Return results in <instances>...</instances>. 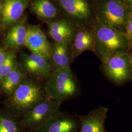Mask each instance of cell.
<instances>
[{
  "mask_svg": "<svg viewBox=\"0 0 132 132\" xmlns=\"http://www.w3.org/2000/svg\"><path fill=\"white\" fill-rule=\"evenodd\" d=\"M45 81L27 76L9 96L8 106L17 118H20L35 105L47 97Z\"/></svg>",
  "mask_w": 132,
  "mask_h": 132,
  "instance_id": "cell-1",
  "label": "cell"
},
{
  "mask_svg": "<svg viewBox=\"0 0 132 132\" xmlns=\"http://www.w3.org/2000/svg\"><path fill=\"white\" fill-rule=\"evenodd\" d=\"M94 35V52L101 60L118 52H128L130 44L125 34L101 23L97 18L92 29Z\"/></svg>",
  "mask_w": 132,
  "mask_h": 132,
  "instance_id": "cell-2",
  "label": "cell"
},
{
  "mask_svg": "<svg viewBox=\"0 0 132 132\" xmlns=\"http://www.w3.org/2000/svg\"><path fill=\"white\" fill-rule=\"evenodd\" d=\"M44 86L47 97L61 103L81 94L80 84L70 66L53 71Z\"/></svg>",
  "mask_w": 132,
  "mask_h": 132,
  "instance_id": "cell-3",
  "label": "cell"
},
{
  "mask_svg": "<svg viewBox=\"0 0 132 132\" xmlns=\"http://www.w3.org/2000/svg\"><path fill=\"white\" fill-rule=\"evenodd\" d=\"M100 71L117 87L132 82V66L128 52H118L101 61Z\"/></svg>",
  "mask_w": 132,
  "mask_h": 132,
  "instance_id": "cell-4",
  "label": "cell"
},
{
  "mask_svg": "<svg viewBox=\"0 0 132 132\" xmlns=\"http://www.w3.org/2000/svg\"><path fill=\"white\" fill-rule=\"evenodd\" d=\"M128 7L121 0H104L100 5L97 18L103 24L125 33L130 17Z\"/></svg>",
  "mask_w": 132,
  "mask_h": 132,
  "instance_id": "cell-5",
  "label": "cell"
},
{
  "mask_svg": "<svg viewBox=\"0 0 132 132\" xmlns=\"http://www.w3.org/2000/svg\"><path fill=\"white\" fill-rule=\"evenodd\" d=\"M61 104L47 97L28 110L20 118L21 126L25 131H35L48 118L60 111Z\"/></svg>",
  "mask_w": 132,
  "mask_h": 132,
  "instance_id": "cell-6",
  "label": "cell"
},
{
  "mask_svg": "<svg viewBox=\"0 0 132 132\" xmlns=\"http://www.w3.org/2000/svg\"><path fill=\"white\" fill-rule=\"evenodd\" d=\"M20 59L19 65L27 76L45 81L52 73L49 60L46 57L31 52L23 53Z\"/></svg>",
  "mask_w": 132,
  "mask_h": 132,
  "instance_id": "cell-7",
  "label": "cell"
},
{
  "mask_svg": "<svg viewBox=\"0 0 132 132\" xmlns=\"http://www.w3.org/2000/svg\"><path fill=\"white\" fill-rule=\"evenodd\" d=\"M77 114L59 111L33 132H79Z\"/></svg>",
  "mask_w": 132,
  "mask_h": 132,
  "instance_id": "cell-8",
  "label": "cell"
},
{
  "mask_svg": "<svg viewBox=\"0 0 132 132\" xmlns=\"http://www.w3.org/2000/svg\"><path fill=\"white\" fill-rule=\"evenodd\" d=\"M24 47L31 53H36L49 59L52 45L45 34L37 26L28 25Z\"/></svg>",
  "mask_w": 132,
  "mask_h": 132,
  "instance_id": "cell-9",
  "label": "cell"
},
{
  "mask_svg": "<svg viewBox=\"0 0 132 132\" xmlns=\"http://www.w3.org/2000/svg\"><path fill=\"white\" fill-rule=\"evenodd\" d=\"M108 112L107 108L99 106L85 116L77 115L79 132H110L106 129L105 125Z\"/></svg>",
  "mask_w": 132,
  "mask_h": 132,
  "instance_id": "cell-10",
  "label": "cell"
},
{
  "mask_svg": "<svg viewBox=\"0 0 132 132\" xmlns=\"http://www.w3.org/2000/svg\"><path fill=\"white\" fill-rule=\"evenodd\" d=\"M30 0H4L2 10L1 24L6 28L17 22L27 9Z\"/></svg>",
  "mask_w": 132,
  "mask_h": 132,
  "instance_id": "cell-11",
  "label": "cell"
},
{
  "mask_svg": "<svg viewBox=\"0 0 132 132\" xmlns=\"http://www.w3.org/2000/svg\"><path fill=\"white\" fill-rule=\"evenodd\" d=\"M28 27L26 18L14 24L4 38L3 44L5 47L14 52L24 47Z\"/></svg>",
  "mask_w": 132,
  "mask_h": 132,
  "instance_id": "cell-12",
  "label": "cell"
},
{
  "mask_svg": "<svg viewBox=\"0 0 132 132\" xmlns=\"http://www.w3.org/2000/svg\"><path fill=\"white\" fill-rule=\"evenodd\" d=\"M71 61L86 51L94 52V35L93 30L81 29L75 33L71 42Z\"/></svg>",
  "mask_w": 132,
  "mask_h": 132,
  "instance_id": "cell-13",
  "label": "cell"
},
{
  "mask_svg": "<svg viewBox=\"0 0 132 132\" xmlns=\"http://www.w3.org/2000/svg\"><path fill=\"white\" fill-rule=\"evenodd\" d=\"M49 62L52 72L70 66L71 61V43H55L52 46Z\"/></svg>",
  "mask_w": 132,
  "mask_h": 132,
  "instance_id": "cell-14",
  "label": "cell"
},
{
  "mask_svg": "<svg viewBox=\"0 0 132 132\" xmlns=\"http://www.w3.org/2000/svg\"><path fill=\"white\" fill-rule=\"evenodd\" d=\"M62 9L73 19L85 21L91 15L90 6L86 0H57Z\"/></svg>",
  "mask_w": 132,
  "mask_h": 132,
  "instance_id": "cell-15",
  "label": "cell"
},
{
  "mask_svg": "<svg viewBox=\"0 0 132 132\" xmlns=\"http://www.w3.org/2000/svg\"><path fill=\"white\" fill-rule=\"evenodd\" d=\"M47 31L48 35L55 43H71L75 34L71 24L62 20L49 23Z\"/></svg>",
  "mask_w": 132,
  "mask_h": 132,
  "instance_id": "cell-16",
  "label": "cell"
},
{
  "mask_svg": "<svg viewBox=\"0 0 132 132\" xmlns=\"http://www.w3.org/2000/svg\"><path fill=\"white\" fill-rule=\"evenodd\" d=\"M27 75L18 65L0 83L2 92L9 96L14 92Z\"/></svg>",
  "mask_w": 132,
  "mask_h": 132,
  "instance_id": "cell-17",
  "label": "cell"
},
{
  "mask_svg": "<svg viewBox=\"0 0 132 132\" xmlns=\"http://www.w3.org/2000/svg\"><path fill=\"white\" fill-rule=\"evenodd\" d=\"M30 9L34 14L42 19H53L57 15L56 6L50 0H34L30 3Z\"/></svg>",
  "mask_w": 132,
  "mask_h": 132,
  "instance_id": "cell-18",
  "label": "cell"
},
{
  "mask_svg": "<svg viewBox=\"0 0 132 132\" xmlns=\"http://www.w3.org/2000/svg\"><path fill=\"white\" fill-rule=\"evenodd\" d=\"M20 120L14 115L0 113V132H24Z\"/></svg>",
  "mask_w": 132,
  "mask_h": 132,
  "instance_id": "cell-19",
  "label": "cell"
},
{
  "mask_svg": "<svg viewBox=\"0 0 132 132\" xmlns=\"http://www.w3.org/2000/svg\"><path fill=\"white\" fill-rule=\"evenodd\" d=\"M18 65L15 52H9L5 61L0 66V83Z\"/></svg>",
  "mask_w": 132,
  "mask_h": 132,
  "instance_id": "cell-20",
  "label": "cell"
},
{
  "mask_svg": "<svg viewBox=\"0 0 132 132\" xmlns=\"http://www.w3.org/2000/svg\"><path fill=\"white\" fill-rule=\"evenodd\" d=\"M125 34L128 39L131 50L132 49V15L131 14L130 15V17L125 27Z\"/></svg>",
  "mask_w": 132,
  "mask_h": 132,
  "instance_id": "cell-21",
  "label": "cell"
},
{
  "mask_svg": "<svg viewBox=\"0 0 132 132\" xmlns=\"http://www.w3.org/2000/svg\"><path fill=\"white\" fill-rule=\"evenodd\" d=\"M8 52H5V50L0 48V66L5 61L7 56Z\"/></svg>",
  "mask_w": 132,
  "mask_h": 132,
  "instance_id": "cell-22",
  "label": "cell"
},
{
  "mask_svg": "<svg viewBox=\"0 0 132 132\" xmlns=\"http://www.w3.org/2000/svg\"><path fill=\"white\" fill-rule=\"evenodd\" d=\"M129 57H130V61L131 63V65L132 66V49H131L129 52Z\"/></svg>",
  "mask_w": 132,
  "mask_h": 132,
  "instance_id": "cell-23",
  "label": "cell"
},
{
  "mask_svg": "<svg viewBox=\"0 0 132 132\" xmlns=\"http://www.w3.org/2000/svg\"><path fill=\"white\" fill-rule=\"evenodd\" d=\"M128 10H129V12H130V14L132 15V5H130V6L128 7Z\"/></svg>",
  "mask_w": 132,
  "mask_h": 132,
  "instance_id": "cell-24",
  "label": "cell"
},
{
  "mask_svg": "<svg viewBox=\"0 0 132 132\" xmlns=\"http://www.w3.org/2000/svg\"><path fill=\"white\" fill-rule=\"evenodd\" d=\"M2 7H3V5L1 4V1H0V14H1V12H2Z\"/></svg>",
  "mask_w": 132,
  "mask_h": 132,
  "instance_id": "cell-25",
  "label": "cell"
},
{
  "mask_svg": "<svg viewBox=\"0 0 132 132\" xmlns=\"http://www.w3.org/2000/svg\"><path fill=\"white\" fill-rule=\"evenodd\" d=\"M126 1H127L128 2H130V3L132 4V0H126Z\"/></svg>",
  "mask_w": 132,
  "mask_h": 132,
  "instance_id": "cell-26",
  "label": "cell"
},
{
  "mask_svg": "<svg viewBox=\"0 0 132 132\" xmlns=\"http://www.w3.org/2000/svg\"><path fill=\"white\" fill-rule=\"evenodd\" d=\"M24 132H28V131H24Z\"/></svg>",
  "mask_w": 132,
  "mask_h": 132,
  "instance_id": "cell-27",
  "label": "cell"
}]
</instances>
